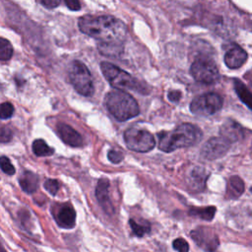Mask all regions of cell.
Returning <instances> with one entry per match:
<instances>
[{"label": "cell", "mask_w": 252, "mask_h": 252, "mask_svg": "<svg viewBox=\"0 0 252 252\" xmlns=\"http://www.w3.org/2000/svg\"><path fill=\"white\" fill-rule=\"evenodd\" d=\"M80 31L98 43L124 44L127 35L125 24L112 16L85 15L78 21Z\"/></svg>", "instance_id": "obj_1"}, {"label": "cell", "mask_w": 252, "mask_h": 252, "mask_svg": "<svg viewBox=\"0 0 252 252\" xmlns=\"http://www.w3.org/2000/svg\"><path fill=\"white\" fill-rule=\"evenodd\" d=\"M203 138L201 129L191 123L178 125L171 131H161L158 134V147L165 153L177 149L188 148L198 144Z\"/></svg>", "instance_id": "obj_2"}, {"label": "cell", "mask_w": 252, "mask_h": 252, "mask_svg": "<svg viewBox=\"0 0 252 252\" xmlns=\"http://www.w3.org/2000/svg\"><path fill=\"white\" fill-rule=\"evenodd\" d=\"M104 102L110 114L118 121L129 120L140 113V107L136 99L123 90H114L107 93Z\"/></svg>", "instance_id": "obj_3"}, {"label": "cell", "mask_w": 252, "mask_h": 252, "mask_svg": "<svg viewBox=\"0 0 252 252\" xmlns=\"http://www.w3.org/2000/svg\"><path fill=\"white\" fill-rule=\"evenodd\" d=\"M100 70L106 81L115 89L136 91L143 94L148 93V91L145 90V87L142 86V83L137 79L109 62H101Z\"/></svg>", "instance_id": "obj_4"}, {"label": "cell", "mask_w": 252, "mask_h": 252, "mask_svg": "<svg viewBox=\"0 0 252 252\" xmlns=\"http://www.w3.org/2000/svg\"><path fill=\"white\" fill-rule=\"evenodd\" d=\"M69 79L74 89L84 96H92L94 88L92 75L88 67L81 61L75 60L69 68Z\"/></svg>", "instance_id": "obj_5"}, {"label": "cell", "mask_w": 252, "mask_h": 252, "mask_svg": "<svg viewBox=\"0 0 252 252\" xmlns=\"http://www.w3.org/2000/svg\"><path fill=\"white\" fill-rule=\"evenodd\" d=\"M190 74L195 81L212 85L220 80V72L213 60L207 57H198L190 67Z\"/></svg>", "instance_id": "obj_6"}, {"label": "cell", "mask_w": 252, "mask_h": 252, "mask_svg": "<svg viewBox=\"0 0 252 252\" xmlns=\"http://www.w3.org/2000/svg\"><path fill=\"white\" fill-rule=\"evenodd\" d=\"M124 141L127 148L134 152L147 153L156 146L154 136L147 130L130 127L124 132Z\"/></svg>", "instance_id": "obj_7"}, {"label": "cell", "mask_w": 252, "mask_h": 252, "mask_svg": "<svg viewBox=\"0 0 252 252\" xmlns=\"http://www.w3.org/2000/svg\"><path fill=\"white\" fill-rule=\"evenodd\" d=\"M223 99L216 93H207L196 96L190 103V110L193 114L200 116H210L222 107Z\"/></svg>", "instance_id": "obj_8"}, {"label": "cell", "mask_w": 252, "mask_h": 252, "mask_svg": "<svg viewBox=\"0 0 252 252\" xmlns=\"http://www.w3.org/2000/svg\"><path fill=\"white\" fill-rule=\"evenodd\" d=\"M230 143L223 137H213L207 141L201 150V155L207 159H217L223 157L229 150Z\"/></svg>", "instance_id": "obj_9"}, {"label": "cell", "mask_w": 252, "mask_h": 252, "mask_svg": "<svg viewBox=\"0 0 252 252\" xmlns=\"http://www.w3.org/2000/svg\"><path fill=\"white\" fill-rule=\"evenodd\" d=\"M196 244L206 251H213L219 247V238L210 227L199 226L190 232Z\"/></svg>", "instance_id": "obj_10"}, {"label": "cell", "mask_w": 252, "mask_h": 252, "mask_svg": "<svg viewBox=\"0 0 252 252\" xmlns=\"http://www.w3.org/2000/svg\"><path fill=\"white\" fill-rule=\"evenodd\" d=\"M56 131L60 139L67 145L78 148L83 146V137L79 132H77L74 128L69 126L66 123H58L56 126Z\"/></svg>", "instance_id": "obj_11"}, {"label": "cell", "mask_w": 252, "mask_h": 252, "mask_svg": "<svg viewBox=\"0 0 252 252\" xmlns=\"http://www.w3.org/2000/svg\"><path fill=\"white\" fill-rule=\"evenodd\" d=\"M220 136L226 139L230 144L245 137V129L236 121L227 119L220 129Z\"/></svg>", "instance_id": "obj_12"}, {"label": "cell", "mask_w": 252, "mask_h": 252, "mask_svg": "<svg viewBox=\"0 0 252 252\" xmlns=\"http://www.w3.org/2000/svg\"><path fill=\"white\" fill-rule=\"evenodd\" d=\"M55 220L60 227L66 229L73 228L76 224V212L72 205H61L55 214Z\"/></svg>", "instance_id": "obj_13"}, {"label": "cell", "mask_w": 252, "mask_h": 252, "mask_svg": "<svg viewBox=\"0 0 252 252\" xmlns=\"http://www.w3.org/2000/svg\"><path fill=\"white\" fill-rule=\"evenodd\" d=\"M109 182L106 178H100L97 182L96 188H95V196L100 204L103 211L110 215L114 212L113 206L111 204V201L109 199Z\"/></svg>", "instance_id": "obj_14"}, {"label": "cell", "mask_w": 252, "mask_h": 252, "mask_svg": "<svg viewBox=\"0 0 252 252\" xmlns=\"http://www.w3.org/2000/svg\"><path fill=\"white\" fill-rule=\"evenodd\" d=\"M247 60L246 51L239 45L234 44L224 54V63L229 69L240 68Z\"/></svg>", "instance_id": "obj_15"}, {"label": "cell", "mask_w": 252, "mask_h": 252, "mask_svg": "<svg viewBox=\"0 0 252 252\" xmlns=\"http://www.w3.org/2000/svg\"><path fill=\"white\" fill-rule=\"evenodd\" d=\"M244 182L238 176H231L226 184L225 197L227 199H237L244 192Z\"/></svg>", "instance_id": "obj_16"}, {"label": "cell", "mask_w": 252, "mask_h": 252, "mask_svg": "<svg viewBox=\"0 0 252 252\" xmlns=\"http://www.w3.org/2000/svg\"><path fill=\"white\" fill-rule=\"evenodd\" d=\"M19 183L26 193L32 194L38 187V176L32 171H24L19 179Z\"/></svg>", "instance_id": "obj_17"}, {"label": "cell", "mask_w": 252, "mask_h": 252, "mask_svg": "<svg viewBox=\"0 0 252 252\" xmlns=\"http://www.w3.org/2000/svg\"><path fill=\"white\" fill-rule=\"evenodd\" d=\"M206 179H207L206 170L202 167H195L190 173L189 185L192 189L196 191H201L205 188Z\"/></svg>", "instance_id": "obj_18"}, {"label": "cell", "mask_w": 252, "mask_h": 252, "mask_svg": "<svg viewBox=\"0 0 252 252\" xmlns=\"http://www.w3.org/2000/svg\"><path fill=\"white\" fill-rule=\"evenodd\" d=\"M233 85H234V90L238 95V97L240 98V100L250 109L251 108V93L250 91L247 89V87L238 79H234L233 80Z\"/></svg>", "instance_id": "obj_19"}, {"label": "cell", "mask_w": 252, "mask_h": 252, "mask_svg": "<svg viewBox=\"0 0 252 252\" xmlns=\"http://www.w3.org/2000/svg\"><path fill=\"white\" fill-rule=\"evenodd\" d=\"M98 51L109 57L119 56L123 52V44L120 43H97Z\"/></svg>", "instance_id": "obj_20"}, {"label": "cell", "mask_w": 252, "mask_h": 252, "mask_svg": "<svg viewBox=\"0 0 252 252\" xmlns=\"http://www.w3.org/2000/svg\"><path fill=\"white\" fill-rule=\"evenodd\" d=\"M216 211H217L216 207H213V206L203 207V208H194V207H192L188 211V214L190 216L197 217V218H200V219L205 220H212L215 217Z\"/></svg>", "instance_id": "obj_21"}, {"label": "cell", "mask_w": 252, "mask_h": 252, "mask_svg": "<svg viewBox=\"0 0 252 252\" xmlns=\"http://www.w3.org/2000/svg\"><path fill=\"white\" fill-rule=\"evenodd\" d=\"M32 152L37 157H49L53 155L54 150L49 147L42 139H36L32 143Z\"/></svg>", "instance_id": "obj_22"}, {"label": "cell", "mask_w": 252, "mask_h": 252, "mask_svg": "<svg viewBox=\"0 0 252 252\" xmlns=\"http://www.w3.org/2000/svg\"><path fill=\"white\" fill-rule=\"evenodd\" d=\"M129 224H130L134 234L139 236V237L144 236L145 234H147V233H149L151 231V225H150V223L147 220H143L141 222H137L135 220L130 219Z\"/></svg>", "instance_id": "obj_23"}, {"label": "cell", "mask_w": 252, "mask_h": 252, "mask_svg": "<svg viewBox=\"0 0 252 252\" xmlns=\"http://www.w3.org/2000/svg\"><path fill=\"white\" fill-rule=\"evenodd\" d=\"M13 47L10 41L6 38L0 37V60L6 61L12 57Z\"/></svg>", "instance_id": "obj_24"}, {"label": "cell", "mask_w": 252, "mask_h": 252, "mask_svg": "<svg viewBox=\"0 0 252 252\" xmlns=\"http://www.w3.org/2000/svg\"><path fill=\"white\" fill-rule=\"evenodd\" d=\"M0 168L3 172H5L8 175H13L16 171L15 167L12 164V162L10 161V159L5 156L0 157Z\"/></svg>", "instance_id": "obj_25"}, {"label": "cell", "mask_w": 252, "mask_h": 252, "mask_svg": "<svg viewBox=\"0 0 252 252\" xmlns=\"http://www.w3.org/2000/svg\"><path fill=\"white\" fill-rule=\"evenodd\" d=\"M14 113V106L10 102H3L0 104V118L8 119Z\"/></svg>", "instance_id": "obj_26"}, {"label": "cell", "mask_w": 252, "mask_h": 252, "mask_svg": "<svg viewBox=\"0 0 252 252\" xmlns=\"http://www.w3.org/2000/svg\"><path fill=\"white\" fill-rule=\"evenodd\" d=\"M43 186L49 194L54 196V195L57 194V192L59 190V187H60V184H59L58 180H56V179H46Z\"/></svg>", "instance_id": "obj_27"}, {"label": "cell", "mask_w": 252, "mask_h": 252, "mask_svg": "<svg viewBox=\"0 0 252 252\" xmlns=\"http://www.w3.org/2000/svg\"><path fill=\"white\" fill-rule=\"evenodd\" d=\"M107 157L112 163H119L123 160L124 154L119 150H110L107 154Z\"/></svg>", "instance_id": "obj_28"}, {"label": "cell", "mask_w": 252, "mask_h": 252, "mask_svg": "<svg viewBox=\"0 0 252 252\" xmlns=\"http://www.w3.org/2000/svg\"><path fill=\"white\" fill-rule=\"evenodd\" d=\"M172 247L174 248V250L180 252H187L189 250V245L187 241L184 240L183 238H176L172 242Z\"/></svg>", "instance_id": "obj_29"}, {"label": "cell", "mask_w": 252, "mask_h": 252, "mask_svg": "<svg viewBox=\"0 0 252 252\" xmlns=\"http://www.w3.org/2000/svg\"><path fill=\"white\" fill-rule=\"evenodd\" d=\"M12 139V131L8 127H0V143H8Z\"/></svg>", "instance_id": "obj_30"}, {"label": "cell", "mask_w": 252, "mask_h": 252, "mask_svg": "<svg viewBox=\"0 0 252 252\" xmlns=\"http://www.w3.org/2000/svg\"><path fill=\"white\" fill-rule=\"evenodd\" d=\"M67 7L72 11H79L81 9V4L79 0H64Z\"/></svg>", "instance_id": "obj_31"}, {"label": "cell", "mask_w": 252, "mask_h": 252, "mask_svg": "<svg viewBox=\"0 0 252 252\" xmlns=\"http://www.w3.org/2000/svg\"><path fill=\"white\" fill-rule=\"evenodd\" d=\"M61 0H40L41 4L47 9H53L60 4Z\"/></svg>", "instance_id": "obj_32"}, {"label": "cell", "mask_w": 252, "mask_h": 252, "mask_svg": "<svg viewBox=\"0 0 252 252\" xmlns=\"http://www.w3.org/2000/svg\"><path fill=\"white\" fill-rule=\"evenodd\" d=\"M167 97L172 102H178L181 97V93L179 91H170L167 94Z\"/></svg>", "instance_id": "obj_33"}]
</instances>
